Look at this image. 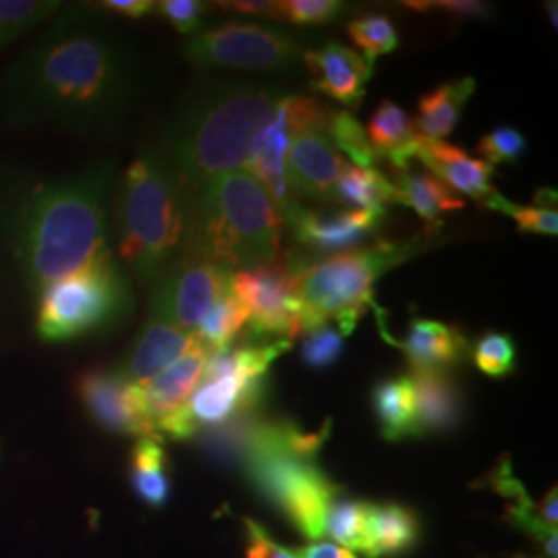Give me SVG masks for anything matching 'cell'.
I'll list each match as a JSON object with an SVG mask.
<instances>
[{"instance_id": "cell-1", "label": "cell", "mask_w": 558, "mask_h": 558, "mask_svg": "<svg viewBox=\"0 0 558 558\" xmlns=\"http://www.w3.org/2000/svg\"><path fill=\"white\" fill-rule=\"evenodd\" d=\"M141 81L140 60L108 21L87 7L62 9L0 81V119L106 137L133 112Z\"/></svg>"}, {"instance_id": "cell-2", "label": "cell", "mask_w": 558, "mask_h": 558, "mask_svg": "<svg viewBox=\"0 0 558 558\" xmlns=\"http://www.w3.org/2000/svg\"><path fill=\"white\" fill-rule=\"evenodd\" d=\"M286 94L253 81H211L189 92L163 126L161 158L195 197L216 177L246 168L251 145Z\"/></svg>"}, {"instance_id": "cell-3", "label": "cell", "mask_w": 558, "mask_h": 558, "mask_svg": "<svg viewBox=\"0 0 558 558\" xmlns=\"http://www.w3.org/2000/svg\"><path fill=\"white\" fill-rule=\"evenodd\" d=\"M112 163H94L40 186L25 201L17 226V259L40 292L100 259L108 251V195Z\"/></svg>"}, {"instance_id": "cell-4", "label": "cell", "mask_w": 558, "mask_h": 558, "mask_svg": "<svg viewBox=\"0 0 558 558\" xmlns=\"http://www.w3.org/2000/svg\"><path fill=\"white\" fill-rule=\"evenodd\" d=\"M193 203L160 151L143 154L126 168L117 205L119 251L141 281L156 283L184 257Z\"/></svg>"}, {"instance_id": "cell-5", "label": "cell", "mask_w": 558, "mask_h": 558, "mask_svg": "<svg viewBox=\"0 0 558 558\" xmlns=\"http://www.w3.org/2000/svg\"><path fill=\"white\" fill-rule=\"evenodd\" d=\"M327 430L329 426L323 433H304L294 422L255 416L240 453L260 495L308 539L325 536L329 507L339 495L338 486L315 463Z\"/></svg>"}, {"instance_id": "cell-6", "label": "cell", "mask_w": 558, "mask_h": 558, "mask_svg": "<svg viewBox=\"0 0 558 558\" xmlns=\"http://www.w3.org/2000/svg\"><path fill=\"white\" fill-rule=\"evenodd\" d=\"M281 221L271 197L246 170L221 174L195 195L184 257L230 271L267 265L278 259Z\"/></svg>"}, {"instance_id": "cell-7", "label": "cell", "mask_w": 558, "mask_h": 558, "mask_svg": "<svg viewBox=\"0 0 558 558\" xmlns=\"http://www.w3.org/2000/svg\"><path fill=\"white\" fill-rule=\"evenodd\" d=\"M424 251L420 240L396 244L377 242L364 248H350L313 260L296 271V292L304 336L336 317L339 333L354 331L366 306L373 304L377 279L403 260Z\"/></svg>"}, {"instance_id": "cell-8", "label": "cell", "mask_w": 558, "mask_h": 558, "mask_svg": "<svg viewBox=\"0 0 558 558\" xmlns=\"http://www.w3.org/2000/svg\"><path fill=\"white\" fill-rule=\"evenodd\" d=\"M36 331L44 341H73L117 327L133 311L129 279L110 253L38 292Z\"/></svg>"}, {"instance_id": "cell-9", "label": "cell", "mask_w": 558, "mask_h": 558, "mask_svg": "<svg viewBox=\"0 0 558 558\" xmlns=\"http://www.w3.org/2000/svg\"><path fill=\"white\" fill-rule=\"evenodd\" d=\"M186 59L205 69L286 73L302 62L299 40L278 27L253 21H228L207 27L184 46Z\"/></svg>"}, {"instance_id": "cell-10", "label": "cell", "mask_w": 558, "mask_h": 558, "mask_svg": "<svg viewBox=\"0 0 558 558\" xmlns=\"http://www.w3.org/2000/svg\"><path fill=\"white\" fill-rule=\"evenodd\" d=\"M283 110L290 122L286 177L292 193L296 191L315 201L333 199L339 172L345 163L327 135L333 108L308 96L286 94Z\"/></svg>"}, {"instance_id": "cell-11", "label": "cell", "mask_w": 558, "mask_h": 558, "mask_svg": "<svg viewBox=\"0 0 558 558\" xmlns=\"http://www.w3.org/2000/svg\"><path fill=\"white\" fill-rule=\"evenodd\" d=\"M230 294L248 311V331L242 343H267L304 336L296 292V274L288 259H274L255 269L230 274Z\"/></svg>"}, {"instance_id": "cell-12", "label": "cell", "mask_w": 558, "mask_h": 558, "mask_svg": "<svg viewBox=\"0 0 558 558\" xmlns=\"http://www.w3.org/2000/svg\"><path fill=\"white\" fill-rule=\"evenodd\" d=\"M230 269L209 260L182 257L158 281L149 302V319L184 331L199 327L209 308L228 292Z\"/></svg>"}, {"instance_id": "cell-13", "label": "cell", "mask_w": 558, "mask_h": 558, "mask_svg": "<svg viewBox=\"0 0 558 558\" xmlns=\"http://www.w3.org/2000/svg\"><path fill=\"white\" fill-rule=\"evenodd\" d=\"M265 377L248 375H228L223 379L201 383L189 401L172 416L161 420L156 430L172 439H193L240 416L255 414L265 398Z\"/></svg>"}, {"instance_id": "cell-14", "label": "cell", "mask_w": 558, "mask_h": 558, "mask_svg": "<svg viewBox=\"0 0 558 558\" xmlns=\"http://www.w3.org/2000/svg\"><path fill=\"white\" fill-rule=\"evenodd\" d=\"M77 389L85 410L101 428L137 439L158 435L145 412L141 385L122 371H89L81 377Z\"/></svg>"}, {"instance_id": "cell-15", "label": "cell", "mask_w": 558, "mask_h": 558, "mask_svg": "<svg viewBox=\"0 0 558 558\" xmlns=\"http://www.w3.org/2000/svg\"><path fill=\"white\" fill-rule=\"evenodd\" d=\"M385 220V211H360V209H339V211H315L296 207L288 223L294 230L296 242L308 248L313 255L341 253L352 248L373 234Z\"/></svg>"}, {"instance_id": "cell-16", "label": "cell", "mask_w": 558, "mask_h": 558, "mask_svg": "<svg viewBox=\"0 0 558 558\" xmlns=\"http://www.w3.org/2000/svg\"><path fill=\"white\" fill-rule=\"evenodd\" d=\"M302 62L311 73V89L325 94L350 110H356L373 77V66L345 44L327 41L304 52Z\"/></svg>"}, {"instance_id": "cell-17", "label": "cell", "mask_w": 558, "mask_h": 558, "mask_svg": "<svg viewBox=\"0 0 558 558\" xmlns=\"http://www.w3.org/2000/svg\"><path fill=\"white\" fill-rule=\"evenodd\" d=\"M416 160L437 179L453 189V193H463L476 201L482 207L486 201L497 195L490 180L495 177V166L488 161L470 158L463 149L449 145L445 141H422Z\"/></svg>"}, {"instance_id": "cell-18", "label": "cell", "mask_w": 558, "mask_h": 558, "mask_svg": "<svg viewBox=\"0 0 558 558\" xmlns=\"http://www.w3.org/2000/svg\"><path fill=\"white\" fill-rule=\"evenodd\" d=\"M416 399V430L424 435H445L458 428L463 418V393L449 371H412Z\"/></svg>"}, {"instance_id": "cell-19", "label": "cell", "mask_w": 558, "mask_h": 558, "mask_svg": "<svg viewBox=\"0 0 558 558\" xmlns=\"http://www.w3.org/2000/svg\"><path fill=\"white\" fill-rule=\"evenodd\" d=\"M412 371H449L463 362L470 341L458 325L442 320L412 319L405 338L399 341Z\"/></svg>"}, {"instance_id": "cell-20", "label": "cell", "mask_w": 558, "mask_h": 558, "mask_svg": "<svg viewBox=\"0 0 558 558\" xmlns=\"http://www.w3.org/2000/svg\"><path fill=\"white\" fill-rule=\"evenodd\" d=\"M197 345L199 341L195 338V331H184L168 323L149 319L135 341L122 373L133 383L145 385Z\"/></svg>"}, {"instance_id": "cell-21", "label": "cell", "mask_w": 558, "mask_h": 558, "mask_svg": "<svg viewBox=\"0 0 558 558\" xmlns=\"http://www.w3.org/2000/svg\"><path fill=\"white\" fill-rule=\"evenodd\" d=\"M209 354L211 352L199 343L189 354H184L174 364L163 368L160 375L141 385L145 412L151 420L154 428L160 424L161 420L172 416L193 396L203 377L205 362L209 359Z\"/></svg>"}, {"instance_id": "cell-22", "label": "cell", "mask_w": 558, "mask_h": 558, "mask_svg": "<svg viewBox=\"0 0 558 558\" xmlns=\"http://www.w3.org/2000/svg\"><path fill=\"white\" fill-rule=\"evenodd\" d=\"M366 140L379 160L387 158L393 168H408L416 160L420 140L418 131L410 114L396 101L383 100L368 120Z\"/></svg>"}, {"instance_id": "cell-23", "label": "cell", "mask_w": 558, "mask_h": 558, "mask_svg": "<svg viewBox=\"0 0 558 558\" xmlns=\"http://www.w3.org/2000/svg\"><path fill=\"white\" fill-rule=\"evenodd\" d=\"M389 180L396 191V203L412 207L428 223H437L442 211L465 207V201L456 197V193L428 170H416L412 166L393 168Z\"/></svg>"}, {"instance_id": "cell-24", "label": "cell", "mask_w": 558, "mask_h": 558, "mask_svg": "<svg viewBox=\"0 0 558 558\" xmlns=\"http://www.w3.org/2000/svg\"><path fill=\"white\" fill-rule=\"evenodd\" d=\"M476 92V81L472 77L447 81L433 92L424 94L418 101L416 131L420 140L440 141L458 126L463 106Z\"/></svg>"}, {"instance_id": "cell-25", "label": "cell", "mask_w": 558, "mask_h": 558, "mask_svg": "<svg viewBox=\"0 0 558 558\" xmlns=\"http://www.w3.org/2000/svg\"><path fill=\"white\" fill-rule=\"evenodd\" d=\"M371 399L383 439L403 440L418 437L416 399L410 377L398 375L391 379L379 380L373 387Z\"/></svg>"}, {"instance_id": "cell-26", "label": "cell", "mask_w": 558, "mask_h": 558, "mask_svg": "<svg viewBox=\"0 0 558 558\" xmlns=\"http://www.w3.org/2000/svg\"><path fill=\"white\" fill-rule=\"evenodd\" d=\"M418 518L399 505H368V539L364 557H398L418 539Z\"/></svg>"}, {"instance_id": "cell-27", "label": "cell", "mask_w": 558, "mask_h": 558, "mask_svg": "<svg viewBox=\"0 0 558 558\" xmlns=\"http://www.w3.org/2000/svg\"><path fill=\"white\" fill-rule=\"evenodd\" d=\"M131 482L145 505L163 507L170 497L168 456L161 435L141 437L131 453Z\"/></svg>"}, {"instance_id": "cell-28", "label": "cell", "mask_w": 558, "mask_h": 558, "mask_svg": "<svg viewBox=\"0 0 558 558\" xmlns=\"http://www.w3.org/2000/svg\"><path fill=\"white\" fill-rule=\"evenodd\" d=\"M333 199L359 207L360 211H385V205L396 203V191L391 180L377 168H360L345 161L339 172Z\"/></svg>"}, {"instance_id": "cell-29", "label": "cell", "mask_w": 558, "mask_h": 558, "mask_svg": "<svg viewBox=\"0 0 558 558\" xmlns=\"http://www.w3.org/2000/svg\"><path fill=\"white\" fill-rule=\"evenodd\" d=\"M248 323V311L230 290L221 296L201 320L199 327L195 329V338L201 345H205L209 352L228 350L236 341L240 331Z\"/></svg>"}, {"instance_id": "cell-30", "label": "cell", "mask_w": 558, "mask_h": 558, "mask_svg": "<svg viewBox=\"0 0 558 558\" xmlns=\"http://www.w3.org/2000/svg\"><path fill=\"white\" fill-rule=\"evenodd\" d=\"M325 534L345 546V550H359L364 555L368 539V505L359 500L336 499L329 507Z\"/></svg>"}, {"instance_id": "cell-31", "label": "cell", "mask_w": 558, "mask_h": 558, "mask_svg": "<svg viewBox=\"0 0 558 558\" xmlns=\"http://www.w3.org/2000/svg\"><path fill=\"white\" fill-rule=\"evenodd\" d=\"M348 34L362 50V59L371 66L379 57L393 52L399 46L398 27L385 13H364L350 21Z\"/></svg>"}, {"instance_id": "cell-32", "label": "cell", "mask_w": 558, "mask_h": 558, "mask_svg": "<svg viewBox=\"0 0 558 558\" xmlns=\"http://www.w3.org/2000/svg\"><path fill=\"white\" fill-rule=\"evenodd\" d=\"M60 7V2L48 0H0V48L54 15Z\"/></svg>"}, {"instance_id": "cell-33", "label": "cell", "mask_w": 558, "mask_h": 558, "mask_svg": "<svg viewBox=\"0 0 558 558\" xmlns=\"http://www.w3.org/2000/svg\"><path fill=\"white\" fill-rule=\"evenodd\" d=\"M327 135L338 151H343L348 158H352L354 166L373 168L379 161V156L373 151L371 143L366 140V131L362 129L359 119L352 117V112L333 110L327 124Z\"/></svg>"}, {"instance_id": "cell-34", "label": "cell", "mask_w": 558, "mask_h": 558, "mask_svg": "<svg viewBox=\"0 0 558 558\" xmlns=\"http://www.w3.org/2000/svg\"><path fill=\"white\" fill-rule=\"evenodd\" d=\"M486 209H495L502 211L509 218L518 221L519 232L523 234H544V236H557L558 232V214L557 207H544V205H515L511 201L505 199L502 195H495L486 201L484 205Z\"/></svg>"}, {"instance_id": "cell-35", "label": "cell", "mask_w": 558, "mask_h": 558, "mask_svg": "<svg viewBox=\"0 0 558 558\" xmlns=\"http://www.w3.org/2000/svg\"><path fill=\"white\" fill-rule=\"evenodd\" d=\"M515 341L507 333L500 331H490L478 339L474 345V362L480 371L488 377H507L515 371Z\"/></svg>"}, {"instance_id": "cell-36", "label": "cell", "mask_w": 558, "mask_h": 558, "mask_svg": "<svg viewBox=\"0 0 558 558\" xmlns=\"http://www.w3.org/2000/svg\"><path fill=\"white\" fill-rule=\"evenodd\" d=\"M345 11L339 0H281L274 2V20L292 25H325L338 20Z\"/></svg>"}, {"instance_id": "cell-37", "label": "cell", "mask_w": 558, "mask_h": 558, "mask_svg": "<svg viewBox=\"0 0 558 558\" xmlns=\"http://www.w3.org/2000/svg\"><path fill=\"white\" fill-rule=\"evenodd\" d=\"M343 352V336L336 327L320 325L317 329L308 331L302 339L300 360L311 371H327L338 362Z\"/></svg>"}, {"instance_id": "cell-38", "label": "cell", "mask_w": 558, "mask_h": 558, "mask_svg": "<svg viewBox=\"0 0 558 558\" xmlns=\"http://www.w3.org/2000/svg\"><path fill=\"white\" fill-rule=\"evenodd\" d=\"M480 156L490 166L495 163H515L527 151V140L513 126H497L480 140Z\"/></svg>"}, {"instance_id": "cell-39", "label": "cell", "mask_w": 558, "mask_h": 558, "mask_svg": "<svg viewBox=\"0 0 558 558\" xmlns=\"http://www.w3.org/2000/svg\"><path fill=\"white\" fill-rule=\"evenodd\" d=\"M156 11L161 13L180 34H195L203 25L207 7L199 0H161L156 2Z\"/></svg>"}, {"instance_id": "cell-40", "label": "cell", "mask_w": 558, "mask_h": 558, "mask_svg": "<svg viewBox=\"0 0 558 558\" xmlns=\"http://www.w3.org/2000/svg\"><path fill=\"white\" fill-rule=\"evenodd\" d=\"M244 558H299L296 550L279 546L257 521H246V550Z\"/></svg>"}, {"instance_id": "cell-41", "label": "cell", "mask_w": 558, "mask_h": 558, "mask_svg": "<svg viewBox=\"0 0 558 558\" xmlns=\"http://www.w3.org/2000/svg\"><path fill=\"white\" fill-rule=\"evenodd\" d=\"M428 11H440L459 20H486L490 15V4L478 0H439L426 2Z\"/></svg>"}, {"instance_id": "cell-42", "label": "cell", "mask_w": 558, "mask_h": 558, "mask_svg": "<svg viewBox=\"0 0 558 558\" xmlns=\"http://www.w3.org/2000/svg\"><path fill=\"white\" fill-rule=\"evenodd\" d=\"M101 7L112 13H119L126 20H141L156 9V2H151V0H106V2H101Z\"/></svg>"}, {"instance_id": "cell-43", "label": "cell", "mask_w": 558, "mask_h": 558, "mask_svg": "<svg viewBox=\"0 0 558 558\" xmlns=\"http://www.w3.org/2000/svg\"><path fill=\"white\" fill-rule=\"evenodd\" d=\"M296 557L299 558H359L354 553L336 546L331 542H315V544H308L304 548L296 550Z\"/></svg>"}, {"instance_id": "cell-44", "label": "cell", "mask_w": 558, "mask_h": 558, "mask_svg": "<svg viewBox=\"0 0 558 558\" xmlns=\"http://www.w3.org/2000/svg\"><path fill=\"white\" fill-rule=\"evenodd\" d=\"M220 9L226 11H236V13H246V15H274V2L265 0H255V2H244V0H232V2H218Z\"/></svg>"}, {"instance_id": "cell-45", "label": "cell", "mask_w": 558, "mask_h": 558, "mask_svg": "<svg viewBox=\"0 0 558 558\" xmlns=\"http://www.w3.org/2000/svg\"><path fill=\"white\" fill-rule=\"evenodd\" d=\"M557 488H550V490L546 493L544 500L536 507L538 518L542 519L546 525L557 527Z\"/></svg>"}, {"instance_id": "cell-46", "label": "cell", "mask_w": 558, "mask_h": 558, "mask_svg": "<svg viewBox=\"0 0 558 558\" xmlns=\"http://www.w3.org/2000/svg\"><path fill=\"white\" fill-rule=\"evenodd\" d=\"M546 13H548V17L553 21V27H557V2H548L546 4Z\"/></svg>"}, {"instance_id": "cell-47", "label": "cell", "mask_w": 558, "mask_h": 558, "mask_svg": "<svg viewBox=\"0 0 558 558\" xmlns=\"http://www.w3.org/2000/svg\"><path fill=\"white\" fill-rule=\"evenodd\" d=\"M515 558H527V557H515Z\"/></svg>"}]
</instances>
